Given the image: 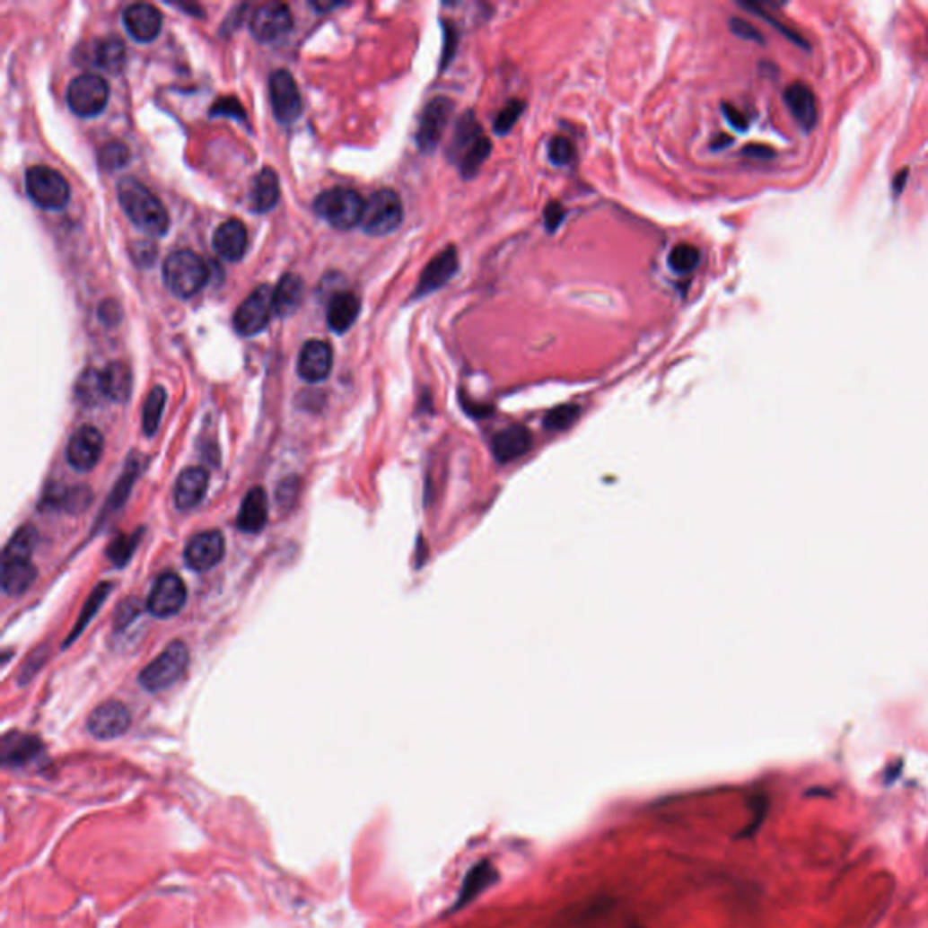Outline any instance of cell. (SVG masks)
Listing matches in <instances>:
<instances>
[{
    "instance_id": "6da1fadb",
    "label": "cell",
    "mask_w": 928,
    "mask_h": 928,
    "mask_svg": "<svg viewBox=\"0 0 928 928\" xmlns=\"http://www.w3.org/2000/svg\"><path fill=\"white\" fill-rule=\"evenodd\" d=\"M117 195L124 213L140 231L153 236H163L169 231L167 209L140 179L131 176L120 178Z\"/></svg>"
},
{
    "instance_id": "7a4b0ae2",
    "label": "cell",
    "mask_w": 928,
    "mask_h": 928,
    "mask_svg": "<svg viewBox=\"0 0 928 928\" xmlns=\"http://www.w3.org/2000/svg\"><path fill=\"white\" fill-rule=\"evenodd\" d=\"M163 282L174 296L189 300L209 282V268L197 252L176 250L163 261Z\"/></svg>"
},
{
    "instance_id": "3957f363",
    "label": "cell",
    "mask_w": 928,
    "mask_h": 928,
    "mask_svg": "<svg viewBox=\"0 0 928 928\" xmlns=\"http://www.w3.org/2000/svg\"><path fill=\"white\" fill-rule=\"evenodd\" d=\"M189 666V649L183 642H171L147 668L142 670L138 682L144 689L158 693L174 686Z\"/></svg>"
},
{
    "instance_id": "277c9868",
    "label": "cell",
    "mask_w": 928,
    "mask_h": 928,
    "mask_svg": "<svg viewBox=\"0 0 928 928\" xmlns=\"http://www.w3.org/2000/svg\"><path fill=\"white\" fill-rule=\"evenodd\" d=\"M364 204L366 202L354 189L336 188L323 191L314 200V213L334 229L348 231L361 223Z\"/></svg>"
},
{
    "instance_id": "5b68a950",
    "label": "cell",
    "mask_w": 928,
    "mask_h": 928,
    "mask_svg": "<svg viewBox=\"0 0 928 928\" xmlns=\"http://www.w3.org/2000/svg\"><path fill=\"white\" fill-rule=\"evenodd\" d=\"M26 191L31 202L46 211L64 209L71 197L67 179L48 165H33L28 169Z\"/></svg>"
},
{
    "instance_id": "8992f818",
    "label": "cell",
    "mask_w": 928,
    "mask_h": 928,
    "mask_svg": "<svg viewBox=\"0 0 928 928\" xmlns=\"http://www.w3.org/2000/svg\"><path fill=\"white\" fill-rule=\"evenodd\" d=\"M109 101L108 82L95 73H82L67 87L69 109L82 118L101 115Z\"/></svg>"
},
{
    "instance_id": "52a82bcc",
    "label": "cell",
    "mask_w": 928,
    "mask_h": 928,
    "mask_svg": "<svg viewBox=\"0 0 928 928\" xmlns=\"http://www.w3.org/2000/svg\"><path fill=\"white\" fill-rule=\"evenodd\" d=\"M403 204L396 191L381 189L364 204L361 227L370 236H387L403 222Z\"/></svg>"
},
{
    "instance_id": "ba28073f",
    "label": "cell",
    "mask_w": 928,
    "mask_h": 928,
    "mask_svg": "<svg viewBox=\"0 0 928 928\" xmlns=\"http://www.w3.org/2000/svg\"><path fill=\"white\" fill-rule=\"evenodd\" d=\"M272 296L274 291L268 285H261L241 302V305L236 309L232 316L234 330L240 336L250 337L267 328L270 316L274 314Z\"/></svg>"
},
{
    "instance_id": "9c48e42d",
    "label": "cell",
    "mask_w": 928,
    "mask_h": 928,
    "mask_svg": "<svg viewBox=\"0 0 928 928\" xmlns=\"http://www.w3.org/2000/svg\"><path fill=\"white\" fill-rule=\"evenodd\" d=\"M268 92L276 120L282 124L296 122L303 106L294 76L287 69L274 71L268 80Z\"/></svg>"
},
{
    "instance_id": "30bf717a",
    "label": "cell",
    "mask_w": 928,
    "mask_h": 928,
    "mask_svg": "<svg viewBox=\"0 0 928 928\" xmlns=\"http://www.w3.org/2000/svg\"><path fill=\"white\" fill-rule=\"evenodd\" d=\"M294 28V19L287 4L267 3L256 8L250 17V33L256 40L268 44L284 39Z\"/></svg>"
},
{
    "instance_id": "8fae6325",
    "label": "cell",
    "mask_w": 928,
    "mask_h": 928,
    "mask_svg": "<svg viewBox=\"0 0 928 928\" xmlns=\"http://www.w3.org/2000/svg\"><path fill=\"white\" fill-rule=\"evenodd\" d=\"M451 113H453V102L450 99L437 97L426 104V108L421 115V120H419L417 135H416V142H417V147L421 153L428 154L439 147Z\"/></svg>"
},
{
    "instance_id": "7c38bea8",
    "label": "cell",
    "mask_w": 928,
    "mask_h": 928,
    "mask_svg": "<svg viewBox=\"0 0 928 928\" xmlns=\"http://www.w3.org/2000/svg\"><path fill=\"white\" fill-rule=\"evenodd\" d=\"M104 451V437L95 426H82L78 428L66 450V457L69 467L76 472H89L99 464Z\"/></svg>"
},
{
    "instance_id": "4fadbf2b",
    "label": "cell",
    "mask_w": 928,
    "mask_h": 928,
    "mask_svg": "<svg viewBox=\"0 0 928 928\" xmlns=\"http://www.w3.org/2000/svg\"><path fill=\"white\" fill-rule=\"evenodd\" d=\"M185 600H188V588L176 573L167 572L156 579L147 599V609L158 618H169L185 606Z\"/></svg>"
},
{
    "instance_id": "5bb4252c",
    "label": "cell",
    "mask_w": 928,
    "mask_h": 928,
    "mask_svg": "<svg viewBox=\"0 0 928 928\" xmlns=\"http://www.w3.org/2000/svg\"><path fill=\"white\" fill-rule=\"evenodd\" d=\"M225 553V538L220 531L211 530L195 535L183 551L185 565H188L195 572H207L213 570L222 559Z\"/></svg>"
},
{
    "instance_id": "9a60e30c",
    "label": "cell",
    "mask_w": 928,
    "mask_h": 928,
    "mask_svg": "<svg viewBox=\"0 0 928 928\" xmlns=\"http://www.w3.org/2000/svg\"><path fill=\"white\" fill-rule=\"evenodd\" d=\"M131 725L129 709L117 700L101 704L87 718V731L99 740H113L122 736Z\"/></svg>"
},
{
    "instance_id": "2e32d148",
    "label": "cell",
    "mask_w": 928,
    "mask_h": 928,
    "mask_svg": "<svg viewBox=\"0 0 928 928\" xmlns=\"http://www.w3.org/2000/svg\"><path fill=\"white\" fill-rule=\"evenodd\" d=\"M457 270H459V254H457L455 247L450 245L444 250H441L437 256H433L432 261L421 272L417 287L414 291V300L425 298V296L439 291L441 287H444L455 276Z\"/></svg>"
},
{
    "instance_id": "e0dca14e",
    "label": "cell",
    "mask_w": 928,
    "mask_h": 928,
    "mask_svg": "<svg viewBox=\"0 0 928 928\" xmlns=\"http://www.w3.org/2000/svg\"><path fill=\"white\" fill-rule=\"evenodd\" d=\"M332 370V350L321 339H309L298 357V374L307 383H320Z\"/></svg>"
},
{
    "instance_id": "ac0fdd59",
    "label": "cell",
    "mask_w": 928,
    "mask_h": 928,
    "mask_svg": "<svg viewBox=\"0 0 928 928\" xmlns=\"http://www.w3.org/2000/svg\"><path fill=\"white\" fill-rule=\"evenodd\" d=\"M127 33L138 42H151L160 35L163 17L158 8L145 3L131 4L122 13Z\"/></svg>"
},
{
    "instance_id": "d6986e66",
    "label": "cell",
    "mask_w": 928,
    "mask_h": 928,
    "mask_svg": "<svg viewBox=\"0 0 928 928\" xmlns=\"http://www.w3.org/2000/svg\"><path fill=\"white\" fill-rule=\"evenodd\" d=\"M784 102L798 122V126L809 133L816 127L818 122V104L812 89L803 82H792L784 91Z\"/></svg>"
},
{
    "instance_id": "ffe728a7",
    "label": "cell",
    "mask_w": 928,
    "mask_h": 928,
    "mask_svg": "<svg viewBox=\"0 0 928 928\" xmlns=\"http://www.w3.org/2000/svg\"><path fill=\"white\" fill-rule=\"evenodd\" d=\"M207 486H209V474L204 468L193 467V468L183 470L178 476L176 485H174L176 508L181 512L197 508L204 501V497L207 494Z\"/></svg>"
},
{
    "instance_id": "44dd1931",
    "label": "cell",
    "mask_w": 928,
    "mask_h": 928,
    "mask_svg": "<svg viewBox=\"0 0 928 928\" xmlns=\"http://www.w3.org/2000/svg\"><path fill=\"white\" fill-rule=\"evenodd\" d=\"M247 243H249L247 227L238 218H231V220L223 222L222 225H218V229L214 231V236H213L214 250L229 261H240L247 252Z\"/></svg>"
},
{
    "instance_id": "7402d4cb",
    "label": "cell",
    "mask_w": 928,
    "mask_h": 928,
    "mask_svg": "<svg viewBox=\"0 0 928 928\" xmlns=\"http://www.w3.org/2000/svg\"><path fill=\"white\" fill-rule=\"evenodd\" d=\"M42 744L30 734L10 732L3 740V764L6 767H24L39 758Z\"/></svg>"
},
{
    "instance_id": "603a6c76",
    "label": "cell",
    "mask_w": 928,
    "mask_h": 928,
    "mask_svg": "<svg viewBox=\"0 0 928 928\" xmlns=\"http://www.w3.org/2000/svg\"><path fill=\"white\" fill-rule=\"evenodd\" d=\"M277 200H280V178H277V174L270 167H265L256 174L252 181V188L249 193V207L252 213L261 214L274 209Z\"/></svg>"
},
{
    "instance_id": "cb8c5ba5",
    "label": "cell",
    "mask_w": 928,
    "mask_h": 928,
    "mask_svg": "<svg viewBox=\"0 0 928 928\" xmlns=\"http://www.w3.org/2000/svg\"><path fill=\"white\" fill-rule=\"evenodd\" d=\"M268 519V503L263 488L254 486L245 497L238 512V528L243 533H259Z\"/></svg>"
},
{
    "instance_id": "d4e9b609",
    "label": "cell",
    "mask_w": 928,
    "mask_h": 928,
    "mask_svg": "<svg viewBox=\"0 0 928 928\" xmlns=\"http://www.w3.org/2000/svg\"><path fill=\"white\" fill-rule=\"evenodd\" d=\"M303 296H305V284L302 277L296 274H285L274 289V296H272L274 314L280 318L293 316L302 307Z\"/></svg>"
},
{
    "instance_id": "484cf974",
    "label": "cell",
    "mask_w": 928,
    "mask_h": 928,
    "mask_svg": "<svg viewBox=\"0 0 928 928\" xmlns=\"http://www.w3.org/2000/svg\"><path fill=\"white\" fill-rule=\"evenodd\" d=\"M530 446L531 433L524 426H508L492 439V451L499 462H512L522 457Z\"/></svg>"
},
{
    "instance_id": "4316f807",
    "label": "cell",
    "mask_w": 928,
    "mask_h": 928,
    "mask_svg": "<svg viewBox=\"0 0 928 928\" xmlns=\"http://www.w3.org/2000/svg\"><path fill=\"white\" fill-rule=\"evenodd\" d=\"M359 311H361V302L354 293H348V291L337 293L330 300L328 309H327L328 328L334 330L336 334L346 332L355 323Z\"/></svg>"
},
{
    "instance_id": "83f0119b",
    "label": "cell",
    "mask_w": 928,
    "mask_h": 928,
    "mask_svg": "<svg viewBox=\"0 0 928 928\" xmlns=\"http://www.w3.org/2000/svg\"><path fill=\"white\" fill-rule=\"evenodd\" d=\"M483 129L479 126V122L476 120V117L472 113H464L457 126H455V131H453V136L450 140V147H448V158L455 163H460V160L464 158V154H467L481 138H483Z\"/></svg>"
},
{
    "instance_id": "f1b7e54d",
    "label": "cell",
    "mask_w": 928,
    "mask_h": 928,
    "mask_svg": "<svg viewBox=\"0 0 928 928\" xmlns=\"http://www.w3.org/2000/svg\"><path fill=\"white\" fill-rule=\"evenodd\" d=\"M89 62L104 71L118 73L126 62V48L118 37H104L92 42Z\"/></svg>"
},
{
    "instance_id": "f546056e",
    "label": "cell",
    "mask_w": 928,
    "mask_h": 928,
    "mask_svg": "<svg viewBox=\"0 0 928 928\" xmlns=\"http://www.w3.org/2000/svg\"><path fill=\"white\" fill-rule=\"evenodd\" d=\"M106 398L113 403H126L133 390V374L126 363L113 361L102 370Z\"/></svg>"
},
{
    "instance_id": "4dcf8cb0",
    "label": "cell",
    "mask_w": 928,
    "mask_h": 928,
    "mask_svg": "<svg viewBox=\"0 0 928 928\" xmlns=\"http://www.w3.org/2000/svg\"><path fill=\"white\" fill-rule=\"evenodd\" d=\"M497 880L495 867L490 862H479L476 867L470 869V872L464 878L460 890L457 894L455 906L460 908L462 905L470 903L476 896H479L486 887H490Z\"/></svg>"
},
{
    "instance_id": "1f68e13d",
    "label": "cell",
    "mask_w": 928,
    "mask_h": 928,
    "mask_svg": "<svg viewBox=\"0 0 928 928\" xmlns=\"http://www.w3.org/2000/svg\"><path fill=\"white\" fill-rule=\"evenodd\" d=\"M37 579L31 561H3V590L8 595H22Z\"/></svg>"
},
{
    "instance_id": "d6a6232c",
    "label": "cell",
    "mask_w": 928,
    "mask_h": 928,
    "mask_svg": "<svg viewBox=\"0 0 928 928\" xmlns=\"http://www.w3.org/2000/svg\"><path fill=\"white\" fill-rule=\"evenodd\" d=\"M74 398L78 403H82L83 407H99L106 398V389H104V378H102V370H97V368H85L83 372L80 374V378L76 380V385H74Z\"/></svg>"
},
{
    "instance_id": "836d02e7",
    "label": "cell",
    "mask_w": 928,
    "mask_h": 928,
    "mask_svg": "<svg viewBox=\"0 0 928 928\" xmlns=\"http://www.w3.org/2000/svg\"><path fill=\"white\" fill-rule=\"evenodd\" d=\"M39 535L33 526H22L6 544L3 561H31Z\"/></svg>"
},
{
    "instance_id": "e575fe53",
    "label": "cell",
    "mask_w": 928,
    "mask_h": 928,
    "mask_svg": "<svg viewBox=\"0 0 928 928\" xmlns=\"http://www.w3.org/2000/svg\"><path fill=\"white\" fill-rule=\"evenodd\" d=\"M165 401H167V394L162 387H154L149 392L145 405H144V416H142V426H144V433L147 437H153L156 433L160 421H162L163 408H165Z\"/></svg>"
},
{
    "instance_id": "d590c367",
    "label": "cell",
    "mask_w": 928,
    "mask_h": 928,
    "mask_svg": "<svg viewBox=\"0 0 928 928\" xmlns=\"http://www.w3.org/2000/svg\"><path fill=\"white\" fill-rule=\"evenodd\" d=\"M700 263V250L689 243H678L668 256V265L675 274H689Z\"/></svg>"
},
{
    "instance_id": "8d00e7d4",
    "label": "cell",
    "mask_w": 928,
    "mask_h": 928,
    "mask_svg": "<svg viewBox=\"0 0 928 928\" xmlns=\"http://www.w3.org/2000/svg\"><path fill=\"white\" fill-rule=\"evenodd\" d=\"M492 153V142L483 136L467 154H464V158L460 160L459 163V171L464 178H472L477 174V171L485 165V162L488 160Z\"/></svg>"
},
{
    "instance_id": "74e56055",
    "label": "cell",
    "mask_w": 928,
    "mask_h": 928,
    "mask_svg": "<svg viewBox=\"0 0 928 928\" xmlns=\"http://www.w3.org/2000/svg\"><path fill=\"white\" fill-rule=\"evenodd\" d=\"M129 156L131 153L122 142H109L99 151V165L104 171H117L129 162Z\"/></svg>"
},
{
    "instance_id": "f35d334b",
    "label": "cell",
    "mask_w": 928,
    "mask_h": 928,
    "mask_svg": "<svg viewBox=\"0 0 928 928\" xmlns=\"http://www.w3.org/2000/svg\"><path fill=\"white\" fill-rule=\"evenodd\" d=\"M109 591H111V584H101V586H97V590H95V591L91 593V597H89V600H87V604H85V608H83V611H82V615H80V620H78V624H76V627H74V633H71V636L67 638L66 645H67L71 640H74V638L82 633V629L85 627V624H89V620L92 618V615H95V613L99 611V608L102 606V602L108 599Z\"/></svg>"
},
{
    "instance_id": "ab89813d",
    "label": "cell",
    "mask_w": 928,
    "mask_h": 928,
    "mask_svg": "<svg viewBox=\"0 0 928 928\" xmlns=\"http://www.w3.org/2000/svg\"><path fill=\"white\" fill-rule=\"evenodd\" d=\"M581 416V408L577 405H563V407H556L553 408L546 419H544V426L547 430H553V432H561V430H568Z\"/></svg>"
},
{
    "instance_id": "60d3db41",
    "label": "cell",
    "mask_w": 928,
    "mask_h": 928,
    "mask_svg": "<svg viewBox=\"0 0 928 928\" xmlns=\"http://www.w3.org/2000/svg\"><path fill=\"white\" fill-rule=\"evenodd\" d=\"M575 156V147L566 136H553L547 142V158L555 165H568Z\"/></svg>"
},
{
    "instance_id": "b9f144b4",
    "label": "cell",
    "mask_w": 928,
    "mask_h": 928,
    "mask_svg": "<svg viewBox=\"0 0 928 928\" xmlns=\"http://www.w3.org/2000/svg\"><path fill=\"white\" fill-rule=\"evenodd\" d=\"M138 470H140L138 464L135 460H129L124 476L120 477L118 485L115 486V490H113V494L109 497V506L111 508H118V506L124 504V501L127 499V495H129V492L133 488V483H135V479L138 476Z\"/></svg>"
},
{
    "instance_id": "7bdbcfd3",
    "label": "cell",
    "mask_w": 928,
    "mask_h": 928,
    "mask_svg": "<svg viewBox=\"0 0 928 928\" xmlns=\"http://www.w3.org/2000/svg\"><path fill=\"white\" fill-rule=\"evenodd\" d=\"M524 111V102L521 101H512L495 118L494 122V129L497 135H506L512 131V127L515 126V122L521 118Z\"/></svg>"
},
{
    "instance_id": "ee69618b",
    "label": "cell",
    "mask_w": 928,
    "mask_h": 928,
    "mask_svg": "<svg viewBox=\"0 0 928 928\" xmlns=\"http://www.w3.org/2000/svg\"><path fill=\"white\" fill-rule=\"evenodd\" d=\"M138 535H140V533H138ZM138 535H135V537H120V538H117V540L111 544V547H109V551H108V553H109L111 561H113L117 566H124V565L131 559V555H133V551H135V547H136V542H138Z\"/></svg>"
},
{
    "instance_id": "f6af8a7d",
    "label": "cell",
    "mask_w": 928,
    "mask_h": 928,
    "mask_svg": "<svg viewBox=\"0 0 928 928\" xmlns=\"http://www.w3.org/2000/svg\"><path fill=\"white\" fill-rule=\"evenodd\" d=\"M211 117H234V118L245 120V111H243L241 104L238 102V99L225 97V99H220L214 102V106L211 108Z\"/></svg>"
},
{
    "instance_id": "bcb514c9",
    "label": "cell",
    "mask_w": 928,
    "mask_h": 928,
    "mask_svg": "<svg viewBox=\"0 0 928 928\" xmlns=\"http://www.w3.org/2000/svg\"><path fill=\"white\" fill-rule=\"evenodd\" d=\"M741 6H744V8H748V10H751V12H753V13H757V15H760V17H762V19H764V21H767V22H769V24H773V26H775V28H776V30H778V31H780V33H784V35H785V37H787V39H789V40H792V42H794V44H796V46H800V48H805V49H809V46H807V42H805V40H803V39H801V37H800V35H798V33H794V31H791V30H789V28H787V26H784V24H782V22H778V21H776V19H773V17H769V13H766V12H764V10H762V8H760V6H758V4H741Z\"/></svg>"
},
{
    "instance_id": "7dc6e473",
    "label": "cell",
    "mask_w": 928,
    "mask_h": 928,
    "mask_svg": "<svg viewBox=\"0 0 928 928\" xmlns=\"http://www.w3.org/2000/svg\"><path fill=\"white\" fill-rule=\"evenodd\" d=\"M729 26H731V31H732L734 35H738L740 39H746V40H753V42L764 44V37H762V33H760L755 26H751L748 21H744V19H736V17H734V19H731V21H729Z\"/></svg>"
},
{
    "instance_id": "c3c4849f",
    "label": "cell",
    "mask_w": 928,
    "mask_h": 928,
    "mask_svg": "<svg viewBox=\"0 0 928 928\" xmlns=\"http://www.w3.org/2000/svg\"><path fill=\"white\" fill-rule=\"evenodd\" d=\"M99 318L104 325L115 327L122 320V307L115 300H106L99 307Z\"/></svg>"
},
{
    "instance_id": "681fc988",
    "label": "cell",
    "mask_w": 928,
    "mask_h": 928,
    "mask_svg": "<svg viewBox=\"0 0 928 928\" xmlns=\"http://www.w3.org/2000/svg\"><path fill=\"white\" fill-rule=\"evenodd\" d=\"M565 216H566V211L565 207L559 204V202H551L546 211H544V222H546V227L549 232L556 231L561 227V223L565 222Z\"/></svg>"
},
{
    "instance_id": "f907efd6",
    "label": "cell",
    "mask_w": 928,
    "mask_h": 928,
    "mask_svg": "<svg viewBox=\"0 0 928 928\" xmlns=\"http://www.w3.org/2000/svg\"><path fill=\"white\" fill-rule=\"evenodd\" d=\"M133 250V258L138 265H153L154 258H156V247L153 243H135V247H131Z\"/></svg>"
},
{
    "instance_id": "816d5d0a",
    "label": "cell",
    "mask_w": 928,
    "mask_h": 928,
    "mask_svg": "<svg viewBox=\"0 0 928 928\" xmlns=\"http://www.w3.org/2000/svg\"><path fill=\"white\" fill-rule=\"evenodd\" d=\"M722 111H723V115H725L727 122H729L734 129H738V131H746V129H748V126H749L748 118L744 117V113L738 111L734 106L723 104V106H722Z\"/></svg>"
},
{
    "instance_id": "f5cc1de1",
    "label": "cell",
    "mask_w": 928,
    "mask_h": 928,
    "mask_svg": "<svg viewBox=\"0 0 928 928\" xmlns=\"http://www.w3.org/2000/svg\"><path fill=\"white\" fill-rule=\"evenodd\" d=\"M444 53H442V67L448 66V62L451 60V55L455 53L457 49V35L453 31V26L450 22H444Z\"/></svg>"
},
{
    "instance_id": "db71d44e",
    "label": "cell",
    "mask_w": 928,
    "mask_h": 928,
    "mask_svg": "<svg viewBox=\"0 0 928 928\" xmlns=\"http://www.w3.org/2000/svg\"><path fill=\"white\" fill-rule=\"evenodd\" d=\"M744 154L753 156V158H757V160H769V158H773V156H775V151H773V149H769V147H766V145H758V144L755 145V144H753V145H749V147H746V149H744Z\"/></svg>"
},
{
    "instance_id": "11a10c76",
    "label": "cell",
    "mask_w": 928,
    "mask_h": 928,
    "mask_svg": "<svg viewBox=\"0 0 928 928\" xmlns=\"http://www.w3.org/2000/svg\"><path fill=\"white\" fill-rule=\"evenodd\" d=\"M905 181H906V171L897 172V176H896V179H894V183H892V189H894V193H896V195L903 191Z\"/></svg>"
}]
</instances>
